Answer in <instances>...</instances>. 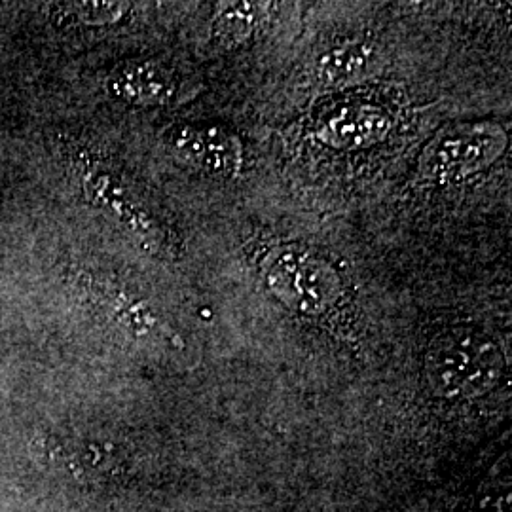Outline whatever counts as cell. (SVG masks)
I'll return each instance as SVG.
<instances>
[{
	"label": "cell",
	"instance_id": "obj_5",
	"mask_svg": "<svg viewBox=\"0 0 512 512\" xmlns=\"http://www.w3.org/2000/svg\"><path fill=\"white\" fill-rule=\"evenodd\" d=\"M395 126L389 110L368 101H351L319 116L313 139L334 152H361L384 143Z\"/></svg>",
	"mask_w": 512,
	"mask_h": 512
},
{
	"label": "cell",
	"instance_id": "obj_3",
	"mask_svg": "<svg viewBox=\"0 0 512 512\" xmlns=\"http://www.w3.org/2000/svg\"><path fill=\"white\" fill-rule=\"evenodd\" d=\"M509 148V129L495 120L440 129L423 148L418 173L429 183L452 184L490 169Z\"/></svg>",
	"mask_w": 512,
	"mask_h": 512
},
{
	"label": "cell",
	"instance_id": "obj_10",
	"mask_svg": "<svg viewBox=\"0 0 512 512\" xmlns=\"http://www.w3.org/2000/svg\"><path fill=\"white\" fill-rule=\"evenodd\" d=\"M262 4L255 2H228L220 4L219 12L213 19V38L224 48H236L245 44L255 35L260 19Z\"/></svg>",
	"mask_w": 512,
	"mask_h": 512
},
{
	"label": "cell",
	"instance_id": "obj_6",
	"mask_svg": "<svg viewBox=\"0 0 512 512\" xmlns=\"http://www.w3.org/2000/svg\"><path fill=\"white\" fill-rule=\"evenodd\" d=\"M167 145L186 164L217 177H236L245 165L238 133L217 124H181L169 129Z\"/></svg>",
	"mask_w": 512,
	"mask_h": 512
},
{
	"label": "cell",
	"instance_id": "obj_7",
	"mask_svg": "<svg viewBox=\"0 0 512 512\" xmlns=\"http://www.w3.org/2000/svg\"><path fill=\"white\" fill-rule=\"evenodd\" d=\"M109 92L135 107H165L179 92L175 73L158 59H135L109 76Z\"/></svg>",
	"mask_w": 512,
	"mask_h": 512
},
{
	"label": "cell",
	"instance_id": "obj_8",
	"mask_svg": "<svg viewBox=\"0 0 512 512\" xmlns=\"http://www.w3.org/2000/svg\"><path fill=\"white\" fill-rule=\"evenodd\" d=\"M86 293L93 298L99 308L109 315L110 319L120 325L135 338H152V336H164L171 338V332L167 330L160 315L148 304L147 300L137 298L135 294H129L124 289L110 287L101 281H84L82 283Z\"/></svg>",
	"mask_w": 512,
	"mask_h": 512
},
{
	"label": "cell",
	"instance_id": "obj_11",
	"mask_svg": "<svg viewBox=\"0 0 512 512\" xmlns=\"http://www.w3.org/2000/svg\"><path fill=\"white\" fill-rule=\"evenodd\" d=\"M131 12L128 2H63L57 4L52 18L57 27H107L120 23Z\"/></svg>",
	"mask_w": 512,
	"mask_h": 512
},
{
	"label": "cell",
	"instance_id": "obj_2",
	"mask_svg": "<svg viewBox=\"0 0 512 512\" xmlns=\"http://www.w3.org/2000/svg\"><path fill=\"white\" fill-rule=\"evenodd\" d=\"M260 274L281 306L306 319H321L344 300V281L329 258L296 245L277 243L260 258Z\"/></svg>",
	"mask_w": 512,
	"mask_h": 512
},
{
	"label": "cell",
	"instance_id": "obj_4",
	"mask_svg": "<svg viewBox=\"0 0 512 512\" xmlns=\"http://www.w3.org/2000/svg\"><path fill=\"white\" fill-rule=\"evenodd\" d=\"M80 186L84 198L93 207L116 220L141 243L154 249L169 245L162 220L154 215L143 196L116 171L105 165L88 164L80 169Z\"/></svg>",
	"mask_w": 512,
	"mask_h": 512
},
{
	"label": "cell",
	"instance_id": "obj_9",
	"mask_svg": "<svg viewBox=\"0 0 512 512\" xmlns=\"http://www.w3.org/2000/svg\"><path fill=\"white\" fill-rule=\"evenodd\" d=\"M376 57V46L368 38H346L319 57L317 76L329 86L351 84L368 74Z\"/></svg>",
	"mask_w": 512,
	"mask_h": 512
},
{
	"label": "cell",
	"instance_id": "obj_1",
	"mask_svg": "<svg viewBox=\"0 0 512 512\" xmlns=\"http://www.w3.org/2000/svg\"><path fill=\"white\" fill-rule=\"evenodd\" d=\"M505 359L494 340L471 327L437 332L423 355L429 391L442 401H473L501 382Z\"/></svg>",
	"mask_w": 512,
	"mask_h": 512
}]
</instances>
